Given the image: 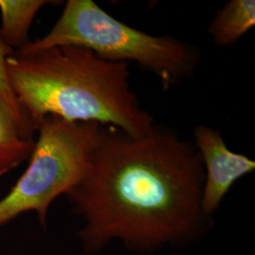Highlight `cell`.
Instances as JSON below:
<instances>
[{
    "label": "cell",
    "instance_id": "277c9868",
    "mask_svg": "<svg viewBox=\"0 0 255 255\" xmlns=\"http://www.w3.org/2000/svg\"><path fill=\"white\" fill-rule=\"evenodd\" d=\"M101 124L46 117L25 172L0 200V227L20 215L34 212L46 227L51 203L82 181L100 141Z\"/></svg>",
    "mask_w": 255,
    "mask_h": 255
},
{
    "label": "cell",
    "instance_id": "5b68a950",
    "mask_svg": "<svg viewBox=\"0 0 255 255\" xmlns=\"http://www.w3.org/2000/svg\"><path fill=\"white\" fill-rule=\"evenodd\" d=\"M195 142L204 169L201 209L210 218L242 177L254 172L255 162L246 155L232 151L219 129L201 125L195 128Z\"/></svg>",
    "mask_w": 255,
    "mask_h": 255
},
{
    "label": "cell",
    "instance_id": "7a4b0ae2",
    "mask_svg": "<svg viewBox=\"0 0 255 255\" xmlns=\"http://www.w3.org/2000/svg\"><path fill=\"white\" fill-rule=\"evenodd\" d=\"M128 64L79 46H52L14 52L7 60V75L19 109L36 132L53 116L144 136L154 128V119L130 89Z\"/></svg>",
    "mask_w": 255,
    "mask_h": 255
},
{
    "label": "cell",
    "instance_id": "3957f363",
    "mask_svg": "<svg viewBox=\"0 0 255 255\" xmlns=\"http://www.w3.org/2000/svg\"><path fill=\"white\" fill-rule=\"evenodd\" d=\"M59 46L82 47L109 62L134 63L156 76L166 90L191 78L201 58L190 44L130 27L93 0H68L47 34L15 52Z\"/></svg>",
    "mask_w": 255,
    "mask_h": 255
},
{
    "label": "cell",
    "instance_id": "52a82bcc",
    "mask_svg": "<svg viewBox=\"0 0 255 255\" xmlns=\"http://www.w3.org/2000/svg\"><path fill=\"white\" fill-rule=\"evenodd\" d=\"M54 1L46 0H0V36L14 51L30 42L28 32L38 12Z\"/></svg>",
    "mask_w": 255,
    "mask_h": 255
},
{
    "label": "cell",
    "instance_id": "8992f818",
    "mask_svg": "<svg viewBox=\"0 0 255 255\" xmlns=\"http://www.w3.org/2000/svg\"><path fill=\"white\" fill-rule=\"evenodd\" d=\"M35 132L0 97V178L29 159Z\"/></svg>",
    "mask_w": 255,
    "mask_h": 255
},
{
    "label": "cell",
    "instance_id": "9c48e42d",
    "mask_svg": "<svg viewBox=\"0 0 255 255\" xmlns=\"http://www.w3.org/2000/svg\"><path fill=\"white\" fill-rule=\"evenodd\" d=\"M14 52L15 51L12 48H10L0 36V97L6 101L9 108L21 121L27 124L28 127L31 128L34 131H36L30 126V124L27 122V120L24 119L9 86L8 75H7V60L9 56L14 54Z\"/></svg>",
    "mask_w": 255,
    "mask_h": 255
},
{
    "label": "cell",
    "instance_id": "6da1fadb",
    "mask_svg": "<svg viewBox=\"0 0 255 255\" xmlns=\"http://www.w3.org/2000/svg\"><path fill=\"white\" fill-rule=\"evenodd\" d=\"M204 169L194 143L155 125L132 137L103 125L82 181L66 194L84 220L86 252L113 240L135 252L199 239L209 218L201 209Z\"/></svg>",
    "mask_w": 255,
    "mask_h": 255
},
{
    "label": "cell",
    "instance_id": "ba28073f",
    "mask_svg": "<svg viewBox=\"0 0 255 255\" xmlns=\"http://www.w3.org/2000/svg\"><path fill=\"white\" fill-rule=\"evenodd\" d=\"M255 26V0H231L212 20L208 31L215 44L228 46Z\"/></svg>",
    "mask_w": 255,
    "mask_h": 255
}]
</instances>
